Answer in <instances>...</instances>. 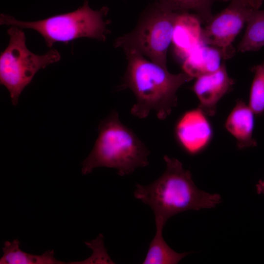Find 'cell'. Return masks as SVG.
I'll use <instances>...</instances> for the list:
<instances>
[{
	"label": "cell",
	"instance_id": "obj_1",
	"mask_svg": "<svg viewBox=\"0 0 264 264\" xmlns=\"http://www.w3.org/2000/svg\"><path fill=\"white\" fill-rule=\"evenodd\" d=\"M163 174L147 185H136L134 197L148 205L154 212L156 226L164 227L172 217L187 210L213 208L221 202L218 194L199 189L189 170L175 158L164 156Z\"/></svg>",
	"mask_w": 264,
	"mask_h": 264
},
{
	"label": "cell",
	"instance_id": "obj_2",
	"mask_svg": "<svg viewBox=\"0 0 264 264\" xmlns=\"http://www.w3.org/2000/svg\"><path fill=\"white\" fill-rule=\"evenodd\" d=\"M126 54L128 64L123 85L132 90L136 99L131 113L144 118L154 110L158 119L165 120L177 104L178 88L194 78L184 72L171 74L167 67L147 60L138 53Z\"/></svg>",
	"mask_w": 264,
	"mask_h": 264
},
{
	"label": "cell",
	"instance_id": "obj_3",
	"mask_svg": "<svg viewBox=\"0 0 264 264\" xmlns=\"http://www.w3.org/2000/svg\"><path fill=\"white\" fill-rule=\"evenodd\" d=\"M98 135L93 149L82 163L84 175L97 167L116 169L121 176L132 173L138 167L149 165L150 151L113 111L99 125Z\"/></svg>",
	"mask_w": 264,
	"mask_h": 264
},
{
	"label": "cell",
	"instance_id": "obj_4",
	"mask_svg": "<svg viewBox=\"0 0 264 264\" xmlns=\"http://www.w3.org/2000/svg\"><path fill=\"white\" fill-rule=\"evenodd\" d=\"M108 10L107 7L93 10L85 0L82 6L75 11L34 22L21 21L1 14L0 24L34 30L42 36L48 47L56 42L66 43L80 38L104 41L108 33V21L104 20Z\"/></svg>",
	"mask_w": 264,
	"mask_h": 264
},
{
	"label": "cell",
	"instance_id": "obj_5",
	"mask_svg": "<svg viewBox=\"0 0 264 264\" xmlns=\"http://www.w3.org/2000/svg\"><path fill=\"white\" fill-rule=\"evenodd\" d=\"M179 12L158 2L144 13L133 30L118 38L114 46L126 54L135 52L145 55L152 62L167 67V50Z\"/></svg>",
	"mask_w": 264,
	"mask_h": 264
},
{
	"label": "cell",
	"instance_id": "obj_6",
	"mask_svg": "<svg viewBox=\"0 0 264 264\" xmlns=\"http://www.w3.org/2000/svg\"><path fill=\"white\" fill-rule=\"evenodd\" d=\"M7 33L9 43L0 56V83L8 90L11 102L16 106L36 73L59 61L61 55L55 49L42 55L31 52L26 45L23 31L18 27L11 26Z\"/></svg>",
	"mask_w": 264,
	"mask_h": 264
},
{
	"label": "cell",
	"instance_id": "obj_7",
	"mask_svg": "<svg viewBox=\"0 0 264 264\" xmlns=\"http://www.w3.org/2000/svg\"><path fill=\"white\" fill-rule=\"evenodd\" d=\"M224 9L213 16L202 32V42L214 46L224 59L233 57L232 43L256 10L241 0H231Z\"/></svg>",
	"mask_w": 264,
	"mask_h": 264
},
{
	"label": "cell",
	"instance_id": "obj_8",
	"mask_svg": "<svg viewBox=\"0 0 264 264\" xmlns=\"http://www.w3.org/2000/svg\"><path fill=\"white\" fill-rule=\"evenodd\" d=\"M207 117L198 108L185 112L176 124V138L183 149L190 155L201 153L211 142L213 132Z\"/></svg>",
	"mask_w": 264,
	"mask_h": 264
},
{
	"label": "cell",
	"instance_id": "obj_9",
	"mask_svg": "<svg viewBox=\"0 0 264 264\" xmlns=\"http://www.w3.org/2000/svg\"><path fill=\"white\" fill-rule=\"evenodd\" d=\"M234 84L224 63L214 72L197 78L192 87L198 100V108L207 116H213L219 101L232 89Z\"/></svg>",
	"mask_w": 264,
	"mask_h": 264
},
{
	"label": "cell",
	"instance_id": "obj_10",
	"mask_svg": "<svg viewBox=\"0 0 264 264\" xmlns=\"http://www.w3.org/2000/svg\"><path fill=\"white\" fill-rule=\"evenodd\" d=\"M201 21L195 14L179 12L173 29L172 42L176 55L184 60L202 41Z\"/></svg>",
	"mask_w": 264,
	"mask_h": 264
},
{
	"label": "cell",
	"instance_id": "obj_11",
	"mask_svg": "<svg viewBox=\"0 0 264 264\" xmlns=\"http://www.w3.org/2000/svg\"><path fill=\"white\" fill-rule=\"evenodd\" d=\"M255 113L248 105L238 100L228 116L226 130L236 139L239 149L256 147L257 142L253 137Z\"/></svg>",
	"mask_w": 264,
	"mask_h": 264
},
{
	"label": "cell",
	"instance_id": "obj_12",
	"mask_svg": "<svg viewBox=\"0 0 264 264\" xmlns=\"http://www.w3.org/2000/svg\"><path fill=\"white\" fill-rule=\"evenodd\" d=\"M222 55L218 48L202 42L184 60L183 72L194 78L212 73L220 67Z\"/></svg>",
	"mask_w": 264,
	"mask_h": 264
},
{
	"label": "cell",
	"instance_id": "obj_13",
	"mask_svg": "<svg viewBox=\"0 0 264 264\" xmlns=\"http://www.w3.org/2000/svg\"><path fill=\"white\" fill-rule=\"evenodd\" d=\"M20 242L15 239L6 241L2 247L3 255L0 264H60L64 262L54 257L53 250H47L42 255H35L25 252L20 248Z\"/></svg>",
	"mask_w": 264,
	"mask_h": 264
},
{
	"label": "cell",
	"instance_id": "obj_14",
	"mask_svg": "<svg viewBox=\"0 0 264 264\" xmlns=\"http://www.w3.org/2000/svg\"><path fill=\"white\" fill-rule=\"evenodd\" d=\"M163 227L156 226V233L151 242L144 264H176L191 252L177 253L172 249L163 238Z\"/></svg>",
	"mask_w": 264,
	"mask_h": 264
},
{
	"label": "cell",
	"instance_id": "obj_15",
	"mask_svg": "<svg viewBox=\"0 0 264 264\" xmlns=\"http://www.w3.org/2000/svg\"><path fill=\"white\" fill-rule=\"evenodd\" d=\"M243 37L237 46L238 51H255L264 46V10L253 11L247 22Z\"/></svg>",
	"mask_w": 264,
	"mask_h": 264
},
{
	"label": "cell",
	"instance_id": "obj_16",
	"mask_svg": "<svg viewBox=\"0 0 264 264\" xmlns=\"http://www.w3.org/2000/svg\"><path fill=\"white\" fill-rule=\"evenodd\" d=\"M159 3L176 12L193 11L201 22H208L213 15L212 7L216 1L226 2L231 0H157Z\"/></svg>",
	"mask_w": 264,
	"mask_h": 264
},
{
	"label": "cell",
	"instance_id": "obj_17",
	"mask_svg": "<svg viewBox=\"0 0 264 264\" xmlns=\"http://www.w3.org/2000/svg\"><path fill=\"white\" fill-rule=\"evenodd\" d=\"M254 73L251 84L248 105L255 114L261 115L264 113V61L253 66Z\"/></svg>",
	"mask_w": 264,
	"mask_h": 264
},
{
	"label": "cell",
	"instance_id": "obj_18",
	"mask_svg": "<svg viewBox=\"0 0 264 264\" xmlns=\"http://www.w3.org/2000/svg\"><path fill=\"white\" fill-rule=\"evenodd\" d=\"M241 0L255 9H259V8L262 6L264 1V0Z\"/></svg>",
	"mask_w": 264,
	"mask_h": 264
},
{
	"label": "cell",
	"instance_id": "obj_19",
	"mask_svg": "<svg viewBox=\"0 0 264 264\" xmlns=\"http://www.w3.org/2000/svg\"><path fill=\"white\" fill-rule=\"evenodd\" d=\"M256 191L259 194H264V180H260L256 185Z\"/></svg>",
	"mask_w": 264,
	"mask_h": 264
}]
</instances>
